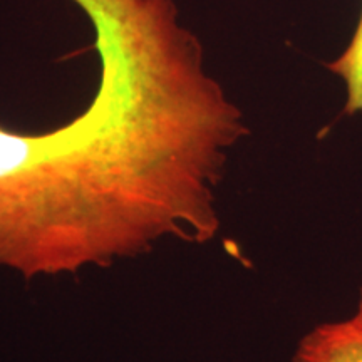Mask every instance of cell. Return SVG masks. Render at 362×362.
Returning a JSON list of instances; mask_svg holds the SVG:
<instances>
[{"label": "cell", "mask_w": 362, "mask_h": 362, "mask_svg": "<svg viewBox=\"0 0 362 362\" xmlns=\"http://www.w3.org/2000/svg\"><path fill=\"white\" fill-rule=\"evenodd\" d=\"M351 319L362 325V291H361V297H359V304H357V310H356V314L351 317Z\"/></svg>", "instance_id": "3957f363"}, {"label": "cell", "mask_w": 362, "mask_h": 362, "mask_svg": "<svg viewBox=\"0 0 362 362\" xmlns=\"http://www.w3.org/2000/svg\"><path fill=\"white\" fill-rule=\"evenodd\" d=\"M327 69L337 76L346 88L344 112L349 116L362 115V8L351 40L346 49L329 62Z\"/></svg>", "instance_id": "7a4b0ae2"}, {"label": "cell", "mask_w": 362, "mask_h": 362, "mask_svg": "<svg viewBox=\"0 0 362 362\" xmlns=\"http://www.w3.org/2000/svg\"><path fill=\"white\" fill-rule=\"evenodd\" d=\"M291 362H362V325L352 319L315 325L298 341Z\"/></svg>", "instance_id": "6da1fadb"}]
</instances>
